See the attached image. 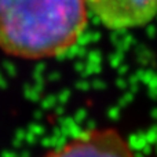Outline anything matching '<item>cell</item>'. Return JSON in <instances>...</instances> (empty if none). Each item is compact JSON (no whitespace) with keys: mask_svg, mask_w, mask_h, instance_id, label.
I'll use <instances>...</instances> for the list:
<instances>
[{"mask_svg":"<svg viewBox=\"0 0 157 157\" xmlns=\"http://www.w3.org/2000/svg\"><path fill=\"white\" fill-rule=\"evenodd\" d=\"M87 22L86 0H0V48L19 59L57 58L78 43Z\"/></svg>","mask_w":157,"mask_h":157,"instance_id":"cell-1","label":"cell"},{"mask_svg":"<svg viewBox=\"0 0 157 157\" xmlns=\"http://www.w3.org/2000/svg\"><path fill=\"white\" fill-rule=\"evenodd\" d=\"M43 157H138L128 139L113 127L92 128Z\"/></svg>","mask_w":157,"mask_h":157,"instance_id":"cell-2","label":"cell"},{"mask_svg":"<svg viewBox=\"0 0 157 157\" xmlns=\"http://www.w3.org/2000/svg\"><path fill=\"white\" fill-rule=\"evenodd\" d=\"M88 11L108 29L146 26L157 17V0H86Z\"/></svg>","mask_w":157,"mask_h":157,"instance_id":"cell-3","label":"cell"}]
</instances>
